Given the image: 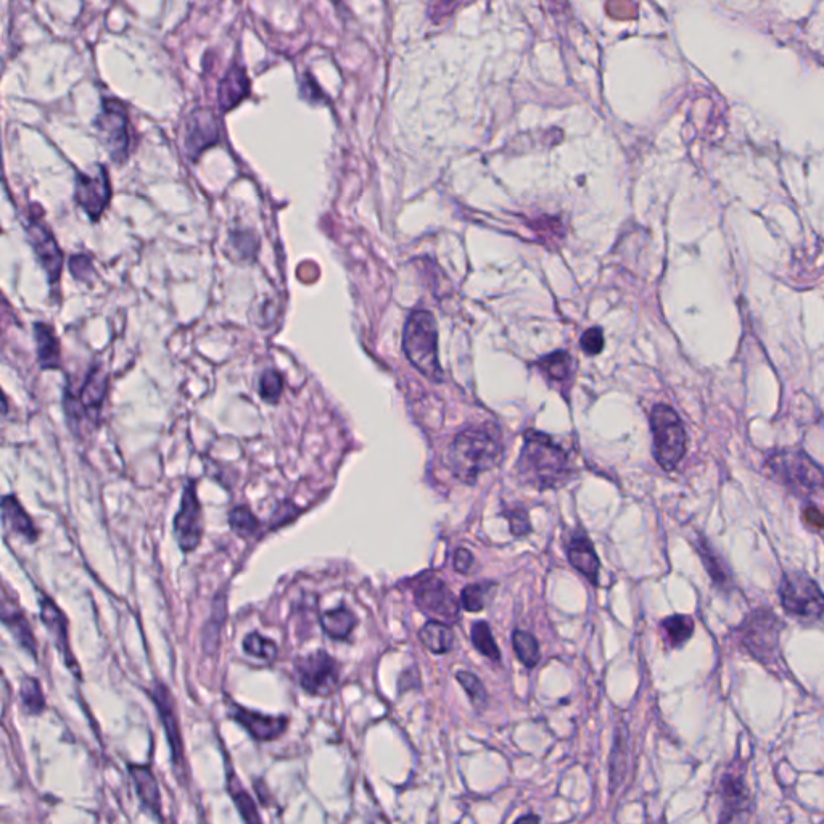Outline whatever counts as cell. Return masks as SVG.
<instances>
[{
    "instance_id": "1",
    "label": "cell",
    "mask_w": 824,
    "mask_h": 824,
    "mask_svg": "<svg viewBox=\"0 0 824 824\" xmlns=\"http://www.w3.org/2000/svg\"><path fill=\"white\" fill-rule=\"evenodd\" d=\"M517 470L525 485L540 491L562 487L572 477L569 454L540 432L527 433Z\"/></svg>"
},
{
    "instance_id": "2",
    "label": "cell",
    "mask_w": 824,
    "mask_h": 824,
    "mask_svg": "<svg viewBox=\"0 0 824 824\" xmlns=\"http://www.w3.org/2000/svg\"><path fill=\"white\" fill-rule=\"evenodd\" d=\"M503 445L495 429L472 427L454 438L448 451V466L454 477L474 485L477 478L498 466Z\"/></svg>"
},
{
    "instance_id": "3",
    "label": "cell",
    "mask_w": 824,
    "mask_h": 824,
    "mask_svg": "<svg viewBox=\"0 0 824 824\" xmlns=\"http://www.w3.org/2000/svg\"><path fill=\"white\" fill-rule=\"evenodd\" d=\"M783 628L784 623L773 610L760 607L752 610L736 628V639L750 657L759 660L765 667L778 668L781 662L779 638Z\"/></svg>"
},
{
    "instance_id": "4",
    "label": "cell",
    "mask_w": 824,
    "mask_h": 824,
    "mask_svg": "<svg viewBox=\"0 0 824 824\" xmlns=\"http://www.w3.org/2000/svg\"><path fill=\"white\" fill-rule=\"evenodd\" d=\"M771 475L797 498L812 499L824 493V472L802 451H779L768 459Z\"/></svg>"
},
{
    "instance_id": "5",
    "label": "cell",
    "mask_w": 824,
    "mask_h": 824,
    "mask_svg": "<svg viewBox=\"0 0 824 824\" xmlns=\"http://www.w3.org/2000/svg\"><path fill=\"white\" fill-rule=\"evenodd\" d=\"M404 351L417 371L427 379L440 382L443 379L438 363V332L432 314L425 309H417L409 316L404 329Z\"/></svg>"
},
{
    "instance_id": "6",
    "label": "cell",
    "mask_w": 824,
    "mask_h": 824,
    "mask_svg": "<svg viewBox=\"0 0 824 824\" xmlns=\"http://www.w3.org/2000/svg\"><path fill=\"white\" fill-rule=\"evenodd\" d=\"M651 429L657 462L662 469L672 472L684 458L688 445L683 422L670 406L659 404L652 411Z\"/></svg>"
},
{
    "instance_id": "7",
    "label": "cell",
    "mask_w": 824,
    "mask_h": 824,
    "mask_svg": "<svg viewBox=\"0 0 824 824\" xmlns=\"http://www.w3.org/2000/svg\"><path fill=\"white\" fill-rule=\"evenodd\" d=\"M784 610L792 617L818 620L824 614V594L816 581L802 572L786 573L779 588Z\"/></svg>"
},
{
    "instance_id": "8",
    "label": "cell",
    "mask_w": 824,
    "mask_h": 824,
    "mask_svg": "<svg viewBox=\"0 0 824 824\" xmlns=\"http://www.w3.org/2000/svg\"><path fill=\"white\" fill-rule=\"evenodd\" d=\"M103 147L115 163H124L129 157V116L120 100L105 99L94 121Z\"/></svg>"
},
{
    "instance_id": "9",
    "label": "cell",
    "mask_w": 824,
    "mask_h": 824,
    "mask_svg": "<svg viewBox=\"0 0 824 824\" xmlns=\"http://www.w3.org/2000/svg\"><path fill=\"white\" fill-rule=\"evenodd\" d=\"M298 684L311 696H330L340 681V665L326 651H314L295 659Z\"/></svg>"
},
{
    "instance_id": "10",
    "label": "cell",
    "mask_w": 824,
    "mask_h": 824,
    "mask_svg": "<svg viewBox=\"0 0 824 824\" xmlns=\"http://www.w3.org/2000/svg\"><path fill=\"white\" fill-rule=\"evenodd\" d=\"M412 593L417 607H421L425 614L441 618L443 622H458L461 602L435 573H424L412 581Z\"/></svg>"
},
{
    "instance_id": "11",
    "label": "cell",
    "mask_w": 824,
    "mask_h": 824,
    "mask_svg": "<svg viewBox=\"0 0 824 824\" xmlns=\"http://www.w3.org/2000/svg\"><path fill=\"white\" fill-rule=\"evenodd\" d=\"M147 693H149L150 699L157 707L158 717H160L161 726L165 730L166 741H168L169 750H171V763H173V768L176 770V775H178L179 781L186 779V752H184L181 723H179L173 694L161 681L153 683L152 689H149Z\"/></svg>"
},
{
    "instance_id": "12",
    "label": "cell",
    "mask_w": 824,
    "mask_h": 824,
    "mask_svg": "<svg viewBox=\"0 0 824 824\" xmlns=\"http://www.w3.org/2000/svg\"><path fill=\"white\" fill-rule=\"evenodd\" d=\"M173 533L182 553H192L202 543L205 522L195 480H189L182 491L181 506L174 517Z\"/></svg>"
},
{
    "instance_id": "13",
    "label": "cell",
    "mask_w": 824,
    "mask_h": 824,
    "mask_svg": "<svg viewBox=\"0 0 824 824\" xmlns=\"http://www.w3.org/2000/svg\"><path fill=\"white\" fill-rule=\"evenodd\" d=\"M76 203L97 223L110 205L112 187L105 166H97L95 173L76 174Z\"/></svg>"
},
{
    "instance_id": "14",
    "label": "cell",
    "mask_w": 824,
    "mask_h": 824,
    "mask_svg": "<svg viewBox=\"0 0 824 824\" xmlns=\"http://www.w3.org/2000/svg\"><path fill=\"white\" fill-rule=\"evenodd\" d=\"M26 234L29 237V244L38 256L39 264L49 277L50 284H57L60 281V276H62L63 255L54 234L50 232L47 224L42 221L41 215L29 213Z\"/></svg>"
},
{
    "instance_id": "15",
    "label": "cell",
    "mask_w": 824,
    "mask_h": 824,
    "mask_svg": "<svg viewBox=\"0 0 824 824\" xmlns=\"http://www.w3.org/2000/svg\"><path fill=\"white\" fill-rule=\"evenodd\" d=\"M721 818L723 823L728 821H746L754 810V800L750 796L744 773L739 770L738 765H733L730 770L725 771L721 778Z\"/></svg>"
},
{
    "instance_id": "16",
    "label": "cell",
    "mask_w": 824,
    "mask_h": 824,
    "mask_svg": "<svg viewBox=\"0 0 824 824\" xmlns=\"http://www.w3.org/2000/svg\"><path fill=\"white\" fill-rule=\"evenodd\" d=\"M227 715L234 720L237 725L242 726L250 738L258 742H269L281 738L282 734L289 728V718L274 717V715H264V713L253 712L245 709L242 705L229 702Z\"/></svg>"
},
{
    "instance_id": "17",
    "label": "cell",
    "mask_w": 824,
    "mask_h": 824,
    "mask_svg": "<svg viewBox=\"0 0 824 824\" xmlns=\"http://www.w3.org/2000/svg\"><path fill=\"white\" fill-rule=\"evenodd\" d=\"M39 614H41V622L46 627L47 633L54 641V646L57 651L62 654L65 660L66 667L70 668L75 676H81L79 672V664L76 662L73 651L70 646V633H68V620L62 610L58 609L54 599L49 598L46 594H41V601H39Z\"/></svg>"
},
{
    "instance_id": "18",
    "label": "cell",
    "mask_w": 824,
    "mask_h": 824,
    "mask_svg": "<svg viewBox=\"0 0 824 824\" xmlns=\"http://www.w3.org/2000/svg\"><path fill=\"white\" fill-rule=\"evenodd\" d=\"M219 142V124L210 110H195L187 118L184 149L190 160H197L205 150Z\"/></svg>"
},
{
    "instance_id": "19",
    "label": "cell",
    "mask_w": 824,
    "mask_h": 824,
    "mask_svg": "<svg viewBox=\"0 0 824 824\" xmlns=\"http://www.w3.org/2000/svg\"><path fill=\"white\" fill-rule=\"evenodd\" d=\"M108 377L103 372L102 367H92L83 387L79 390L75 400L79 401V406L66 409V414L73 421H79V417L92 416L94 412H99L103 406V400L107 395Z\"/></svg>"
},
{
    "instance_id": "20",
    "label": "cell",
    "mask_w": 824,
    "mask_h": 824,
    "mask_svg": "<svg viewBox=\"0 0 824 824\" xmlns=\"http://www.w3.org/2000/svg\"><path fill=\"white\" fill-rule=\"evenodd\" d=\"M128 770L142 807L149 810L153 816H157L158 820L163 821L160 787H158L157 778H155L152 768L149 765L129 763Z\"/></svg>"
},
{
    "instance_id": "21",
    "label": "cell",
    "mask_w": 824,
    "mask_h": 824,
    "mask_svg": "<svg viewBox=\"0 0 824 824\" xmlns=\"http://www.w3.org/2000/svg\"><path fill=\"white\" fill-rule=\"evenodd\" d=\"M567 557L572 567H575L583 577L588 578L593 585H598L601 561L588 536H573L567 546Z\"/></svg>"
},
{
    "instance_id": "22",
    "label": "cell",
    "mask_w": 824,
    "mask_h": 824,
    "mask_svg": "<svg viewBox=\"0 0 824 824\" xmlns=\"http://www.w3.org/2000/svg\"><path fill=\"white\" fill-rule=\"evenodd\" d=\"M2 519L13 533L23 536L25 540H28V543L38 541L41 532L34 525L28 512L23 509L17 496L7 495L2 499Z\"/></svg>"
},
{
    "instance_id": "23",
    "label": "cell",
    "mask_w": 824,
    "mask_h": 824,
    "mask_svg": "<svg viewBox=\"0 0 824 824\" xmlns=\"http://www.w3.org/2000/svg\"><path fill=\"white\" fill-rule=\"evenodd\" d=\"M2 622H4L5 627L9 628L15 641H17L25 651H28L33 657L38 656V643H36L33 628H31L28 618L25 617L23 610H21L17 604H7V602H4V606H2Z\"/></svg>"
},
{
    "instance_id": "24",
    "label": "cell",
    "mask_w": 824,
    "mask_h": 824,
    "mask_svg": "<svg viewBox=\"0 0 824 824\" xmlns=\"http://www.w3.org/2000/svg\"><path fill=\"white\" fill-rule=\"evenodd\" d=\"M697 551H699V556L704 562L705 570L712 578L713 585L717 586L718 590L723 591V593H731L734 588L733 575H731V570L728 569V565L723 561V557L720 556L717 549L713 548L712 544L705 538H699Z\"/></svg>"
},
{
    "instance_id": "25",
    "label": "cell",
    "mask_w": 824,
    "mask_h": 824,
    "mask_svg": "<svg viewBox=\"0 0 824 824\" xmlns=\"http://www.w3.org/2000/svg\"><path fill=\"white\" fill-rule=\"evenodd\" d=\"M248 92H250V81H248L244 68L232 66L219 84V107L223 108L224 112H229L247 97Z\"/></svg>"
},
{
    "instance_id": "26",
    "label": "cell",
    "mask_w": 824,
    "mask_h": 824,
    "mask_svg": "<svg viewBox=\"0 0 824 824\" xmlns=\"http://www.w3.org/2000/svg\"><path fill=\"white\" fill-rule=\"evenodd\" d=\"M33 334L34 340H36V348H38V361L41 369L49 371V369H58L62 366L60 343H58L54 327L49 326L46 322H36Z\"/></svg>"
},
{
    "instance_id": "27",
    "label": "cell",
    "mask_w": 824,
    "mask_h": 824,
    "mask_svg": "<svg viewBox=\"0 0 824 824\" xmlns=\"http://www.w3.org/2000/svg\"><path fill=\"white\" fill-rule=\"evenodd\" d=\"M419 639L427 651L435 656H443L453 649V628L443 620H429L419 631Z\"/></svg>"
},
{
    "instance_id": "28",
    "label": "cell",
    "mask_w": 824,
    "mask_h": 824,
    "mask_svg": "<svg viewBox=\"0 0 824 824\" xmlns=\"http://www.w3.org/2000/svg\"><path fill=\"white\" fill-rule=\"evenodd\" d=\"M358 625V618L345 606L327 610L321 615V627L329 638L343 641L350 638L351 633Z\"/></svg>"
},
{
    "instance_id": "29",
    "label": "cell",
    "mask_w": 824,
    "mask_h": 824,
    "mask_svg": "<svg viewBox=\"0 0 824 824\" xmlns=\"http://www.w3.org/2000/svg\"><path fill=\"white\" fill-rule=\"evenodd\" d=\"M694 628L696 625L689 615H672L660 623L662 636L670 647H681L688 643L693 638Z\"/></svg>"
},
{
    "instance_id": "30",
    "label": "cell",
    "mask_w": 824,
    "mask_h": 824,
    "mask_svg": "<svg viewBox=\"0 0 824 824\" xmlns=\"http://www.w3.org/2000/svg\"><path fill=\"white\" fill-rule=\"evenodd\" d=\"M227 791L231 794L235 808L239 810L240 816H242L245 821H248V823H258V821H261L255 800H253L252 796L242 787L239 778L235 776L234 770H229V773H227Z\"/></svg>"
},
{
    "instance_id": "31",
    "label": "cell",
    "mask_w": 824,
    "mask_h": 824,
    "mask_svg": "<svg viewBox=\"0 0 824 824\" xmlns=\"http://www.w3.org/2000/svg\"><path fill=\"white\" fill-rule=\"evenodd\" d=\"M512 646L520 662L527 668H535L541 659V649L538 639L524 630H515L512 635Z\"/></svg>"
},
{
    "instance_id": "32",
    "label": "cell",
    "mask_w": 824,
    "mask_h": 824,
    "mask_svg": "<svg viewBox=\"0 0 824 824\" xmlns=\"http://www.w3.org/2000/svg\"><path fill=\"white\" fill-rule=\"evenodd\" d=\"M20 701L28 715H39L46 710V697L41 683L33 676H23L20 684Z\"/></svg>"
},
{
    "instance_id": "33",
    "label": "cell",
    "mask_w": 824,
    "mask_h": 824,
    "mask_svg": "<svg viewBox=\"0 0 824 824\" xmlns=\"http://www.w3.org/2000/svg\"><path fill=\"white\" fill-rule=\"evenodd\" d=\"M260 525V520L253 514L252 509L247 504L235 506L229 512V527L240 538H250V536L256 535L260 530Z\"/></svg>"
},
{
    "instance_id": "34",
    "label": "cell",
    "mask_w": 824,
    "mask_h": 824,
    "mask_svg": "<svg viewBox=\"0 0 824 824\" xmlns=\"http://www.w3.org/2000/svg\"><path fill=\"white\" fill-rule=\"evenodd\" d=\"M538 367L554 382L564 384L572 379V358L565 351L546 356L538 363Z\"/></svg>"
},
{
    "instance_id": "35",
    "label": "cell",
    "mask_w": 824,
    "mask_h": 824,
    "mask_svg": "<svg viewBox=\"0 0 824 824\" xmlns=\"http://www.w3.org/2000/svg\"><path fill=\"white\" fill-rule=\"evenodd\" d=\"M470 638L482 656L493 662L501 660V652H499L498 644H496L493 633H491L490 625L487 622H475L470 630Z\"/></svg>"
},
{
    "instance_id": "36",
    "label": "cell",
    "mask_w": 824,
    "mask_h": 824,
    "mask_svg": "<svg viewBox=\"0 0 824 824\" xmlns=\"http://www.w3.org/2000/svg\"><path fill=\"white\" fill-rule=\"evenodd\" d=\"M495 583H472L467 585L461 593V606L469 612H480L487 607Z\"/></svg>"
},
{
    "instance_id": "37",
    "label": "cell",
    "mask_w": 824,
    "mask_h": 824,
    "mask_svg": "<svg viewBox=\"0 0 824 824\" xmlns=\"http://www.w3.org/2000/svg\"><path fill=\"white\" fill-rule=\"evenodd\" d=\"M627 731L625 733H617L615 736L614 754L610 757V786L617 789L622 783L623 773H625V765H627Z\"/></svg>"
},
{
    "instance_id": "38",
    "label": "cell",
    "mask_w": 824,
    "mask_h": 824,
    "mask_svg": "<svg viewBox=\"0 0 824 824\" xmlns=\"http://www.w3.org/2000/svg\"><path fill=\"white\" fill-rule=\"evenodd\" d=\"M242 647H244V651L247 652L248 656L255 657V659L268 660L269 662V660L276 659L277 656V644L271 638H266V636L258 633V631L248 633Z\"/></svg>"
},
{
    "instance_id": "39",
    "label": "cell",
    "mask_w": 824,
    "mask_h": 824,
    "mask_svg": "<svg viewBox=\"0 0 824 824\" xmlns=\"http://www.w3.org/2000/svg\"><path fill=\"white\" fill-rule=\"evenodd\" d=\"M456 678H458L462 688H464L467 696H469L470 702L474 704L475 709H485L488 704L487 689L483 686L482 681L478 680V676H475L474 673L461 670V672L456 673Z\"/></svg>"
},
{
    "instance_id": "40",
    "label": "cell",
    "mask_w": 824,
    "mask_h": 824,
    "mask_svg": "<svg viewBox=\"0 0 824 824\" xmlns=\"http://www.w3.org/2000/svg\"><path fill=\"white\" fill-rule=\"evenodd\" d=\"M284 390V379L274 369L264 371L260 377V396L266 403H277Z\"/></svg>"
},
{
    "instance_id": "41",
    "label": "cell",
    "mask_w": 824,
    "mask_h": 824,
    "mask_svg": "<svg viewBox=\"0 0 824 824\" xmlns=\"http://www.w3.org/2000/svg\"><path fill=\"white\" fill-rule=\"evenodd\" d=\"M466 0H430L429 17L435 25L445 23Z\"/></svg>"
},
{
    "instance_id": "42",
    "label": "cell",
    "mask_w": 824,
    "mask_h": 824,
    "mask_svg": "<svg viewBox=\"0 0 824 824\" xmlns=\"http://www.w3.org/2000/svg\"><path fill=\"white\" fill-rule=\"evenodd\" d=\"M504 517L509 520L512 535L527 536L532 533V522H530L528 512L524 511V509L514 507V509H509V511L504 512Z\"/></svg>"
},
{
    "instance_id": "43",
    "label": "cell",
    "mask_w": 824,
    "mask_h": 824,
    "mask_svg": "<svg viewBox=\"0 0 824 824\" xmlns=\"http://www.w3.org/2000/svg\"><path fill=\"white\" fill-rule=\"evenodd\" d=\"M581 350L585 351L586 355L594 356L601 353L604 348V334L599 327L586 330L580 342Z\"/></svg>"
},
{
    "instance_id": "44",
    "label": "cell",
    "mask_w": 824,
    "mask_h": 824,
    "mask_svg": "<svg viewBox=\"0 0 824 824\" xmlns=\"http://www.w3.org/2000/svg\"><path fill=\"white\" fill-rule=\"evenodd\" d=\"M70 271L75 279L87 281L91 277L92 264L86 255L73 256L70 260Z\"/></svg>"
},
{
    "instance_id": "45",
    "label": "cell",
    "mask_w": 824,
    "mask_h": 824,
    "mask_svg": "<svg viewBox=\"0 0 824 824\" xmlns=\"http://www.w3.org/2000/svg\"><path fill=\"white\" fill-rule=\"evenodd\" d=\"M804 524L812 530H824V512L815 504H808L802 511Z\"/></svg>"
},
{
    "instance_id": "46",
    "label": "cell",
    "mask_w": 824,
    "mask_h": 824,
    "mask_svg": "<svg viewBox=\"0 0 824 824\" xmlns=\"http://www.w3.org/2000/svg\"><path fill=\"white\" fill-rule=\"evenodd\" d=\"M472 565H474V556H472L469 549L459 548L454 554V569H456V572L467 575L472 570Z\"/></svg>"
},
{
    "instance_id": "47",
    "label": "cell",
    "mask_w": 824,
    "mask_h": 824,
    "mask_svg": "<svg viewBox=\"0 0 824 824\" xmlns=\"http://www.w3.org/2000/svg\"><path fill=\"white\" fill-rule=\"evenodd\" d=\"M519 821H540L538 816H525V818H520Z\"/></svg>"
}]
</instances>
